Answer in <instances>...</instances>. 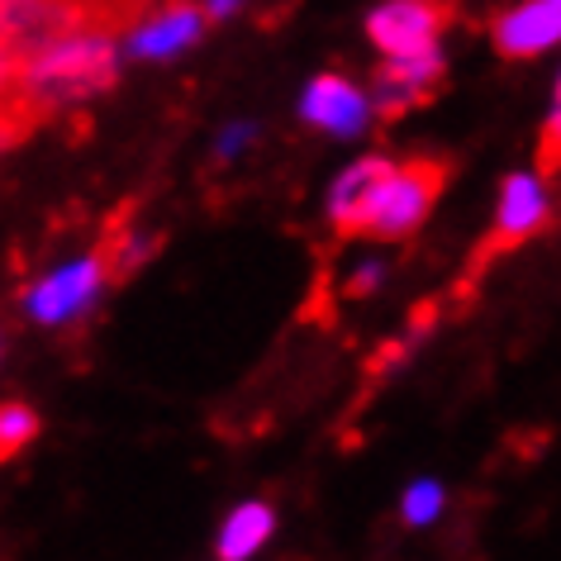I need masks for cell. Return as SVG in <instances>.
<instances>
[{"label": "cell", "mask_w": 561, "mask_h": 561, "mask_svg": "<svg viewBox=\"0 0 561 561\" xmlns=\"http://www.w3.org/2000/svg\"><path fill=\"white\" fill-rule=\"evenodd\" d=\"M396 172V162L390 158H362L353 162L347 172L333 181V195H329V224L339 238H357L367 229V215L376 205V195H381L386 176Z\"/></svg>", "instance_id": "8992f818"}, {"label": "cell", "mask_w": 561, "mask_h": 561, "mask_svg": "<svg viewBox=\"0 0 561 561\" xmlns=\"http://www.w3.org/2000/svg\"><path fill=\"white\" fill-rule=\"evenodd\" d=\"M201 24H205V15H201V5H195V0H172V5H162L158 20L138 30L134 48L144 53V58H167V53L186 48L191 38L201 34Z\"/></svg>", "instance_id": "9c48e42d"}, {"label": "cell", "mask_w": 561, "mask_h": 561, "mask_svg": "<svg viewBox=\"0 0 561 561\" xmlns=\"http://www.w3.org/2000/svg\"><path fill=\"white\" fill-rule=\"evenodd\" d=\"M38 438V414L24 400H5L0 404V467L15 453H24Z\"/></svg>", "instance_id": "8fae6325"}, {"label": "cell", "mask_w": 561, "mask_h": 561, "mask_svg": "<svg viewBox=\"0 0 561 561\" xmlns=\"http://www.w3.org/2000/svg\"><path fill=\"white\" fill-rule=\"evenodd\" d=\"M453 15L457 0H390L367 20V34L386 58H414V53L438 48Z\"/></svg>", "instance_id": "7a4b0ae2"}, {"label": "cell", "mask_w": 561, "mask_h": 561, "mask_svg": "<svg viewBox=\"0 0 561 561\" xmlns=\"http://www.w3.org/2000/svg\"><path fill=\"white\" fill-rule=\"evenodd\" d=\"M272 538V510L266 504H238L219 533V561H248Z\"/></svg>", "instance_id": "30bf717a"}, {"label": "cell", "mask_w": 561, "mask_h": 561, "mask_svg": "<svg viewBox=\"0 0 561 561\" xmlns=\"http://www.w3.org/2000/svg\"><path fill=\"white\" fill-rule=\"evenodd\" d=\"M557 5H561V0H557Z\"/></svg>", "instance_id": "e0dca14e"}, {"label": "cell", "mask_w": 561, "mask_h": 561, "mask_svg": "<svg viewBox=\"0 0 561 561\" xmlns=\"http://www.w3.org/2000/svg\"><path fill=\"white\" fill-rule=\"evenodd\" d=\"M443 87V53H414V58H386V67L376 72V115L400 119L404 110L433 101Z\"/></svg>", "instance_id": "277c9868"}, {"label": "cell", "mask_w": 561, "mask_h": 561, "mask_svg": "<svg viewBox=\"0 0 561 561\" xmlns=\"http://www.w3.org/2000/svg\"><path fill=\"white\" fill-rule=\"evenodd\" d=\"M10 81H15V67H10L5 58H0V95H5V91H10Z\"/></svg>", "instance_id": "9a60e30c"}, {"label": "cell", "mask_w": 561, "mask_h": 561, "mask_svg": "<svg viewBox=\"0 0 561 561\" xmlns=\"http://www.w3.org/2000/svg\"><path fill=\"white\" fill-rule=\"evenodd\" d=\"M557 105H561V77H557Z\"/></svg>", "instance_id": "2e32d148"}, {"label": "cell", "mask_w": 561, "mask_h": 561, "mask_svg": "<svg viewBox=\"0 0 561 561\" xmlns=\"http://www.w3.org/2000/svg\"><path fill=\"white\" fill-rule=\"evenodd\" d=\"M381 276H386L381 266H376V262H367V266H362V272H357L353 280H347V296H353V300H357V296H367V290H376V286H381Z\"/></svg>", "instance_id": "5bb4252c"}, {"label": "cell", "mask_w": 561, "mask_h": 561, "mask_svg": "<svg viewBox=\"0 0 561 561\" xmlns=\"http://www.w3.org/2000/svg\"><path fill=\"white\" fill-rule=\"evenodd\" d=\"M490 38L504 58H542L547 48L561 44V5L557 0H528V5L504 10L490 24Z\"/></svg>", "instance_id": "5b68a950"}, {"label": "cell", "mask_w": 561, "mask_h": 561, "mask_svg": "<svg viewBox=\"0 0 561 561\" xmlns=\"http://www.w3.org/2000/svg\"><path fill=\"white\" fill-rule=\"evenodd\" d=\"M443 504H447V495H443L438 481H414L410 490H404L400 514H404V524L410 528H424V524H433V518L443 514Z\"/></svg>", "instance_id": "7c38bea8"}, {"label": "cell", "mask_w": 561, "mask_h": 561, "mask_svg": "<svg viewBox=\"0 0 561 561\" xmlns=\"http://www.w3.org/2000/svg\"><path fill=\"white\" fill-rule=\"evenodd\" d=\"M538 172L542 176L561 172V105H552V115H547L542 134H538Z\"/></svg>", "instance_id": "4fadbf2b"}, {"label": "cell", "mask_w": 561, "mask_h": 561, "mask_svg": "<svg viewBox=\"0 0 561 561\" xmlns=\"http://www.w3.org/2000/svg\"><path fill=\"white\" fill-rule=\"evenodd\" d=\"M547 219H552V191H547V176L542 172H514V176H504L500 205H495V229H490L481 257L528 243L533 233L547 229Z\"/></svg>", "instance_id": "3957f363"}, {"label": "cell", "mask_w": 561, "mask_h": 561, "mask_svg": "<svg viewBox=\"0 0 561 561\" xmlns=\"http://www.w3.org/2000/svg\"><path fill=\"white\" fill-rule=\"evenodd\" d=\"M101 286H105V276H101V262H95V252H91L87 262H72V266H62L58 276H48L30 296V310L44 319V324H62V319L77 314Z\"/></svg>", "instance_id": "ba28073f"}, {"label": "cell", "mask_w": 561, "mask_h": 561, "mask_svg": "<svg viewBox=\"0 0 561 561\" xmlns=\"http://www.w3.org/2000/svg\"><path fill=\"white\" fill-rule=\"evenodd\" d=\"M443 186H447V162H438V158L396 162V172L386 176V186L376 195L362 233L376 238V243H400V238H410L419 224L428 219V209L443 195Z\"/></svg>", "instance_id": "6da1fadb"}, {"label": "cell", "mask_w": 561, "mask_h": 561, "mask_svg": "<svg viewBox=\"0 0 561 561\" xmlns=\"http://www.w3.org/2000/svg\"><path fill=\"white\" fill-rule=\"evenodd\" d=\"M367 115H371L367 95L343 77H314L310 91H305V119L319 124V129H329V134H343V138L362 134L367 129Z\"/></svg>", "instance_id": "52a82bcc"}]
</instances>
